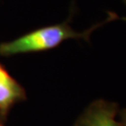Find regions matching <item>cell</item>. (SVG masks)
Wrapping results in <instances>:
<instances>
[{
	"label": "cell",
	"instance_id": "cell-1",
	"mask_svg": "<svg viewBox=\"0 0 126 126\" xmlns=\"http://www.w3.org/2000/svg\"><path fill=\"white\" fill-rule=\"evenodd\" d=\"M71 16L60 23L40 27L27 33L14 40L0 43V55L13 56L17 54L41 52L55 49L63 42L69 39H80L90 42L91 36L94 31L108 23L118 21L119 15L108 11V17L82 32L76 31L70 25Z\"/></svg>",
	"mask_w": 126,
	"mask_h": 126
},
{
	"label": "cell",
	"instance_id": "cell-2",
	"mask_svg": "<svg viewBox=\"0 0 126 126\" xmlns=\"http://www.w3.org/2000/svg\"><path fill=\"white\" fill-rule=\"evenodd\" d=\"M119 105L106 99H97L87 107L75 126H123L119 117Z\"/></svg>",
	"mask_w": 126,
	"mask_h": 126
},
{
	"label": "cell",
	"instance_id": "cell-3",
	"mask_svg": "<svg viewBox=\"0 0 126 126\" xmlns=\"http://www.w3.org/2000/svg\"><path fill=\"white\" fill-rule=\"evenodd\" d=\"M24 98L23 88L0 63V114L7 115L14 104Z\"/></svg>",
	"mask_w": 126,
	"mask_h": 126
},
{
	"label": "cell",
	"instance_id": "cell-4",
	"mask_svg": "<svg viewBox=\"0 0 126 126\" xmlns=\"http://www.w3.org/2000/svg\"><path fill=\"white\" fill-rule=\"evenodd\" d=\"M119 117H120V120L122 121L123 126H126V108H123L122 110H120Z\"/></svg>",
	"mask_w": 126,
	"mask_h": 126
},
{
	"label": "cell",
	"instance_id": "cell-5",
	"mask_svg": "<svg viewBox=\"0 0 126 126\" xmlns=\"http://www.w3.org/2000/svg\"><path fill=\"white\" fill-rule=\"evenodd\" d=\"M123 3L126 5V0H123ZM119 20H122L123 22H125L126 23V16H123V17H119Z\"/></svg>",
	"mask_w": 126,
	"mask_h": 126
}]
</instances>
